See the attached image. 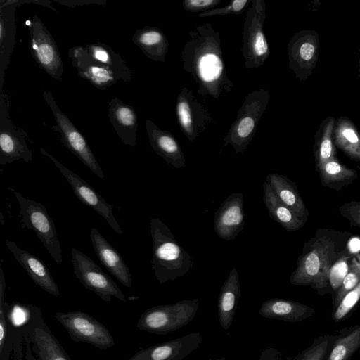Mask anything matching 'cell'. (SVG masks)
<instances>
[{"mask_svg":"<svg viewBox=\"0 0 360 360\" xmlns=\"http://www.w3.org/2000/svg\"><path fill=\"white\" fill-rule=\"evenodd\" d=\"M27 308L23 335L38 360H72L47 326L40 308L33 304H27Z\"/></svg>","mask_w":360,"mask_h":360,"instance_id":"9c48e42d","label":"cell"},{"mask_svg":"<svg viewBox=\"0 0 360 360\" xmlns=\"http://www.w3.org/2000/svg\"><path fill=\"white\" fill-rule=\"evenodd\" d=\"M20 206L22 226L32 229L57 264L63 262L60 243L53 219L41 202L13 191Z\"/></svg>","mask_w":360,"mask_h":360,"instance_id":"52a82bcc","label":"cell"},{"mask_svg":"<svg viewBox=\"0 0 360 360\" xmlns=\"http://www.w3.org/2000/svg\"><path fill=\"white\" fill-rule=\"evenodd\" d=\"M71 254L74 273L86 289L106 302H110L112 297L126 302L124 294L115 282L89 257L75 248H71Z\"/></svg>","mask_w":360,"mask_h":360,"instance_id":"8fae6325","label":"cell"},{"mask_svg":"<svg viewBox=\"0 0 360 360\" xmlns=\"http://www.w3.org/2000/svg\"><path fill=\"white\" fill-rule=\"evenodd\" d=\"M90 239L95 253L103 265L122 285L131 288V274L121 255L96 228L90 229Z\"/></svg>","mask_w":360,"mask_h":360,"instance_id":"44dd1931","label":"cell"},{"mask_svg":"<svg viewBox=\"0 0 360 360\" xmlns=\"http://www.w3.org/2000/svg\"><path fill=\"white\" fill-rule=\"evenodd\" d=\"M208 360H226L224 357H221V358H219V359H208Z\"/></svg>","mask_w":360,"mask_h":360,"instance_id":"ee69618b","label":"cell"},{"mask_svg":"<svg viewBox=\"0 0 360 360\" xmlns=\"http://www.w3.org/2000/svg\"><path fill=\"white\" fill-rule=\"evenodd\" d=\"M6 309L3 304H0V354H3L8 335V325L6 317Z\"/></svg>","mask_w":360,"mask_h":360,"instance_id":"ab89813d","label":"cell"},{"mask_svg":"<svg viewBox=\"0 0 360 360\" xmlns=\"http://www.w3.org/2000/svg\"><path fill=\"white\" fill-rule=\"evenodd\" d=\"M176 115L181 131L190 141H194L214 123L211 112L186 87L177 96Z\"/></svg>","mask_w":360,"mask_h":360,"instance_id":"5bb4252c","label":"cell"},{"mask_svg":"<svg viewBox=\"0 0 360 360\" xmlns=\"http://www.w3.org/2000/svg\"><path fill=\"white\" fill-rule=\"evenodd\" d=\"M24 339L25 340V360H35L28 339L25 335Z\"/></svg>","mask_w":360,"mask_h":360,"instance_id":"b9f144b4","label":"cell"},{"mask_svg":"<svg viewBox=\"0 0 360 360\" xmlns=\"http://www.w3.org/2000/svg\"><path fill=\"white\" fill-rule=\"evenodd\" d=\"M335 335L326 360H351L360 349V324L342 328Z\"/></svg>","mask_w":360,"mask_h":360,"instance_id":"1f68e13d","label":"cell"},{"mask_svg":"<svg viewBox=\"0 0 360 360\" xmlns=\"http://www.w3.org/2000/svg\"><path fill=\"white\" fill-rule=\"evenodd\" d=\"M109 120L124 144L136 146L138 117L133 107L114 98L108 103Z\"/></svg>","mask_w":360,"mask_h":360,"instance_id":"603a6c76","label":"cell"},{"mask_svg":"<svg viewBox=\"0 0 360 360\" xmlns=\"http://www.w3.org/2000/svg\"><path fill=\"white\" fill-rule=\"evenodd\" d=\"M43 98L51 108L56 122V131L61 136L64 146L98 177L104 179V173L86 139L69 117L62 112L50 91L43 92Z\"/></svg>","mask_w":360,"mask_h":360,"instance_id":"ba28073f","label":"cell"},{"mask_svg":"<svg viewBox=\"0 0 360 360\" xmlns=\"http://www.w3.org/2000/svg\"><path fill=\"white\" fill-rule=\"evenodd\" d=\"M40 152L52 160L71 186L75 195L84 204L103 217L116 233H123V231L114 216L113 208L108 201L79 175L64 166L42 147L40 148Z\"/></svg>","mask_w":360,"mask_h":360,"instance_id":"9a60e30c","label":"cell"},{"mask_svg":"<svg viewBox=\"0 0 360 360\" xmlns=\"http://www.w3.org/2000/svg\"><path fill=\"white\" fill-rule=\"evenodd\" d=\"M266 181L282 202L301 218L308 219L309 212L295 182L287 176L276 173L269 174Z\"/></svg>","mask_w":360,"mask_h":360,"instance_id":"4316f807","label":"cell"},{"mask_svg":"<svg viewBox=\"0 0 360 360\" xmlns=\"http://www.w3.org/2000/svg\"><path fill=\"white\" fill-rule=\"evenodd\" d=\"M360 304V282L345 294L337 307L332 310L331 318L335 323L345 321Z\"/></svg>","mask_w":360,"mask_h":360,"instance_id":"d590c367","label":"cell"},{"mask_svg":"<svg viewBox=\"0 0 360 360\" xmlns=\"http://www.w3.org/2000/svg\"><path fill=\"white\" fill-rule=\"evenodd\" d=\"M250 1L249 0H233L228 5L218 8H212L198 14V17L207 18L214 16H224L230 14L239 15L241 14L244 9L249 6Z\"/></svg>","mask_w":360,"mask_h":360,"instance_id":"8d00e7d4","label":"cell"},{"mask_svg":"<svg viewBox=\"0 0 360 360\" xmlns=\"http://www.w3.org/2000/svg\"><path fill=\"white\" fill-rule=\"evenodd\" d=\"M152 236V269L162 285L189 272L193 265L191 256L179 244L170 229L160 219H150Z\"/></svg>","mask_w":360,"mask_h":360,"instance_id":"3957f363","label":"cell"},{"mask_svg":"<svg viewBox=\"0 0 360 360\" xmlns=\"http://www.w3.org/2000/svg\"><path fill=\"white\" fill-rule=\"evenodd\" d=\"M269 98V89H264L254 90L246 96L236 119L224 138V146H231L236 153H242L248 148L256 134Z\"/></svg>","mask_w":360,"mask_h":360,"instance_id":"277c9868","label":"cell"},{"mask_svg":"<svg viewBox=\"0 0 360 360\" xmlns=\"http://www.w3.org/2000/svg\"><path fill=\"white\" fill-rule=\"evenodd\" d=\"M360 282V254L356 255L349 264L348 271L343 277L333 297V310L340 302L342 297Z\"/></svg>","mask_w":360,"mask_h":360,"instance_id":"e575fe53","label":"cell"},{"mask_svg":"<svg viewBox=\"0 0 360 360\" xmlns=\"http://www.w3.org/2000/svg\"><path fill=\"white\" fill-rule=\"evenodd\" d=\"M26 24L30 31V50L35 61L51 77L62 80L63 60L52 35L37 15Z\"/></svg>","mask_w":360,"mask_h":360,"instance_id":"7c38bea8","label":"cell"},{"mask_svg":"<svg viewBox=\"0 0 360 360\" xmlns=\"http://www.w3.org/2000/svg\"><path fill=\"white\" fill-rule=\"evenodd\" d=\"M54 316L75 342L88 343L103 350L115 345L109 330L85 312H56Z\"/></svg>","mask_w":360,"mask_h":360,"instance_id":"30bf717a","label":"cell"},{"mask_svg":"<svg viewBox=\"0 0 360 360\" xmlns=\"http://www.w3.org/2000/svg\"><path fill=\"white\" fill-rule=\"evenodd\" d=\"M358 73H359V77H360V55H359V70H358Z\"/></svg>","mask_w":360,"mask_h":360,"instance_id":"7bdbcfd3","label":"cell"},{"mask_svg":"<svg viewBox=\"0 0 360 360\" xmlns=\"http://www.w3.org/2000/svg\"><path fill=\"white\" fill-rule=\"evenodd\" d=\"M6 245L35 284L55 297L59 295L58 287L51 272L41 259L30 252L21 249L13 241L7 240Z\"/></svg>","mask_w":360,"mask_h":360,"instance_id":"ffe728a7","label":"cell"},{"mask_svg":"<svg viewBox=\"0 0 360 360\" xmlns=\"http://www.w3.org/2000/svg\"><path fill=\"white\" fill-rule=\"evenodd\" d=\"M258 313L264 318L295 323L314 316L315 309L294 300L271 298L262 304Z\"/></svg>","mask_w":360,"mask_h":360,"instance_id":"cb8c5ba5","label":"cell"},{"mask_svg":"<svg viewBox=\"0 0 360 360\" xmlns=\"http://www.w3.org/2000/svg\"><path fill=\"white\" fill-rule=\"evenodd\" d=\"M85 48L94 59L110 68L121 80H131L132 74L125 61L108 45L98 41L87 44Z\"/></svg>","mask_w":360,"mask_h":360,"instance_id":"d6a6232c","label":"cell"},{"mask_svg":"<svg viewBox=\"0 0 360 360\" xmlns=\"http://www.w3.org/2000/svg\"><path fill=\"white\" fill-rule=\"evenodd\" d=\"M241 290L239 275L236 267L230 271L219 292L217 314L221 328L227 330L234 319Z\"/></svg>","mask_w":360,"mask_h":360,"instance_id":"d4e9b609","label":"cell"},{"mask_svg":"<svg viewBox=\"0 0 360 360\" xmlns=\"http://www.w3.org/2000/svg\"><path fill=\"white\" fill-rule=\"evenodd\" d=\"M68 56L78 75L98 89L105 90L120 79L110 68L94 59L85 46L70 48Z\"/></svg>","mask_w":360,"mask_h":360,"instance_id":"2e32d148","label":"cell"},{"mask_svg":"<svg viewBox=\"0 0 360 360\" xmlns=\"http://www.w3.org/2000/svg\"><path fill=\"white\" fill-rule=\"evenodd\" d=\"M7 113L1 110L0 125V165H4L22 159L25 162L32 160L22 129H17L8 119Z\"/></svg>","mask_w":360,"mask_h":360,"instance_id":"d6986e66","label":"cell"},{"mask_svg":"<svg viewBox=\"0 0 360 360\" xmlns=\"http://www.w3.org/2000/svg\"><path fill=\"white\" fill-rule=\"evenodd\" d=\"M321 184L335 191H340L358 178L356 169L347 167L337 158L330 159L316 168Z\"/></svg>","mask_w":360,"mask_h":360,"instance_id":"f546056e","label":"cell"},{"mask_svg":"<svg viewBox=\"0 0 360 360\" xmlns=\"http://www.w3.org/2000/svg\"><path fill=\"white\" fill-rule=\"evenodd\" d=\"M199 307L200 300L195 298L148 308L141 315L136 327L148 333L166 335L188 325Z\"/></svg>","mask_w":360,"mask_h":360,"instance_id":"5b68a950","label":"cell"},{"mask_svg":"<svg viewBox=\"0 0 360 360\" xmlns=\"http://www.w3.org/2000/svg\"><path fill=\"white\" fill-rule=\"evenodd\" d=\"M244 200L242 193H231L217 210L214 229L223 240H233L244 229Z\"/></svg>","mask_w":360,"mask_h":360,"instance_id":"ac0fdd59","label":"cell"},{"mask_svg":"<svg viewBox=\"0 0 360 360\" xmlns=\"http://www.w3.org/2000/svg\"><path fill=\"white\" fill-rule=\"evenodd\" d=\"M132 41L148 58L156 62H165L169 42L160 28L146 26L139 29L134 32Z\"/></svg>","mask_w":360,"mask_h":360,"instance_id":"83f0119b","label":"cell"},{"mask_svg":"<svg viewBox=\"0 0 360 360\" xmlns=\"http://www.w3.org/2000/svg\"><path fill=\"white\" fill-rule=\"evenodd\" d=\"M221 0H184L182 6L189 12H204L217 6Z\"/></svg>","mask_w":360,"mask_h":360,"instance_id":"f35d334b","label":"cell"},{"mask_svg":"<svg viewBox=\"0 0 360 360\" xmlns=\"http://www.w3.org/2000/svg\"><path fill=\"white\" fill-rule=\"evenodd\" d=\"M319 46V36L315 30H302L291 37L288 44V67L296 79L305 81L312 75Z\"/></svg>","mask_w":360,"mask_h":360,"instance_id":"4fadbf2b","label":"cell"},{"mask_svg":"<svg viewBox=\"0 0 360 360\" xmlns=\"http://www.w3.org/2000/svg\"><path fill=\"white\" fill-rule=\"evenodd\" d=\"M181 59L182 68L192 75L200 96L217 99L233 90L234 84L224 63L220 33L210 22L198 25L189 32Z\"/></svg>","mask_w":360,"mask_h":360,"instance_id":"6da1fadb","label":"cell"},{"mask_svg":"<svg viewBox=\"0 0 360 360\" xmlns=\"http://www.w3.org/2000/svg\"><path fill=\"white\" fill-rule=\"evenodd\" d=\"M335 118L326 117L319 124L314 134L313 153L315 167H318L328 160L337 158L336 147L333 141V129Z\"/></svg>","mask_w":360,"mask_h":360,"instance_id":"4dcf8cb0","label":"cell"},{"mask_svg":"<svg viewBox=\"0 0 360 360\" xmlns=\"http://www.w3.org/2000/svg\"><path fill=\"white\" fill-rule=\"evenodd\" d=\"M333 141L336 148L354 161H360V131L347 117L335 119Z\"/></svg>","mask_w":360,"mask_h":360,"instance_id":"f1b7e54d","label":"cell"},{"mask_svg":"<svg viewBox=\"0 0 360 360\" xmlns=\"http://www.w3.org/2000/svg\"><path fill=\"white\" fill-rule=\"evenodd\" d=\"M264 0H251L243 23L242 53L245 68L262 66L270 55V48L264 32L266 19Z\"/></svg>","mask_w":360,"mask_h":360,"instance_id":"8992f818","label":"cell"},{"mask_svg":"<svg viewBox=\"0 0 360 360\" xmlns=\"http://www.w3.org/2000/svg\"><path fill=\"white\" fill-rule=\"evenodd\" d=\"M353 236V233L348 231L317 229L314 236L304 243L290 283L297 286L309 285L321 296L331 292L332 268L344 257Z\"/></svg>","mask_w":360,"mask_h":360,"instance_id":"7a4b0ae2","label":"cell"},{"mask_svg":"<svg viewBox=\"0 0 360 360\" xmlns=\"http://www.w3.org/2000/svg\"><path fill=\"white\" fill-rule=\"evenodd\" d=\"M202 341L203 337L200 332L191 333L143 349L127 360H183L196 350Z\"/></svg>","mask_w":360,"mask_h":360,"instance_id":"e0dca14e","label":"cell"},{"mask_svg":"<svg viewBox=\"0 0 360 360\" xmlns=\"http://www.w3.org/2000/svg\"><path fill=\"white\" fill-rule=\"evenodd\" d=\"M263 201L270 217L285 230L295 231L304 226L307 220L297 215L276 196L265 181L262 185Z\"/></svg>","mask_w":360,"mask_h":360,"instance_id":"484cf974","label":"cell"},{"mask_svg":"<svg viewBox=\"0 0 360 360\" xmlns=\"http://www.w3.org/2000/svg\"><path fill=\"white\" fill-rule=\"evenodd\" d=\"M338 211L351 226L360 229V202L347 201L338 207Z\"/></svg>","mask_w":360,"mask_h":360,"instance_id":"74e56055","label":"cell"},{"mask_svg":"<svg viewBox=\"0 0 360 360\" xmlns=\"http://www.w3.org/2000/svg\"><path fill=\"white\" fill-rule=\"evenodd\" d=\"M336 335H324L314 339L312 344L297 354L292 360H326Z\"/></svg>","mask_w":360,"mask_h":360,"instance_id":"836d02e7","label":"cell"},{"mask_svg":"<svg viewBox=\"0 0 360 360\" xmlns=\"http://www.w3.org/2000/svg\"><path fill=\"white\" fill-rule=\"evenodd\" d=\"M146 129L149 143L158 155L175 168L186 166L183 150L178 141L169 131L160 129L150 120L146 121Z\"/></svg>","mask_w":360,"mask_h":360,"instance_id":"7402d4cb","label":"cell"},{"mask_svg":"<svg viewBox=\"0 0 360 360\" xmlns=\"http://www.w3.org/2000/svg\"><path fill=\"white\" fill-rule=\"evenodd\" d=\"M56 1L59 4H63L65 6H69V7H70L71 6H72L74 4H79V3H80L81 6H83L84 4H89L97 3L98 4H101L103 2L105 3V1H81V2L79 1V3L78 2V1H59V0H57Z\"/></svg>","mask_w":360,"mask_h":360,"instance_id":"60d3db41","label":"cell"}]
</instances>
